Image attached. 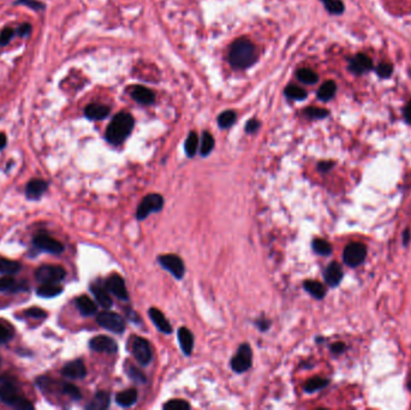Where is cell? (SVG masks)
Wrapping results in <instances>:
<instances>
[{
	"label": "cell",
	"mask_w": 411,
	"mask_h": 410,
	"mask_svg": "<svg viewBox=\"0 0 411 410\" xmlns=\"http://www.w3.org/2000/svg\"><path fill=\"white\" fill-rule=\"evenodd\" d=\"M25 285H21L15 278L8 274V277H4L0 279V291L3 292H15L19 290H25Z\"/></svg>",
	"instance_id": "obj_28"
},
{
	"label": "cell",
	"mask_w": 411,
	"mask_h": 410,
	"mask_svg": "<svg viewBox=\"0 0 411 410\" xmlns=\"http://www.w3.org/2000/svg\"><path fill=\"white\" fill-rule=\"evenodd\" d=\"M62 373L64 376L69 379H82L87 374V369L81 360H76V361H71L64 366Z\"/></svg>",
	"instance_id": "obj_16"
},
{
	"label": "cell",
	"mask_w": 411,
	"mask_h": 410,
	"mask_svg": "<svg viewBox=\"0 0 411 410\" xmlns=\"http://www.w3.org/2000/svg\"><path fill=\"white\" fill-rule=\"evenodd\" d=\"M312 247L316 254L322 255V257H327V255L332 253L331 244H329L326 240H322V238H315V240L313 241Z\"/></svg>",
	"instance_id": "obj_35"
},
{
	"label": "cell",
	"mask_w": 411,
	"mask_h": 410,
	"mask_svg": "<svg viewBox=\"0 0 411 410\" xmlns=\"http://www.w3.org/2000/svg\"><path fill=\"white\" fill-rule=\"evenodd\" d=\"M296 77H297L298 81H301L302 83H304V85H315V83L319 81L318 73L308 68L299 69L298 71L296 72Z\"/></svg>",
	"instance_id": "obj_29"
},
{
	"label": "cell",
	"mask_w": 411,
	"mask_h": 410,
	"mask_svg": "<svg viewBox=\"0 0 411 410\" xmlns=\"http://www.w3.org/2000/svg\"><path fill=\"white\" fill-rule=\"evenodd\" d=\"M321 2H322V3H325V2H327V0H321Z\"/></svg>",
	"instance_id": "obj_57"
},
{
	"label": "cell",
	"mask_w": 411,
	"mask_h": 410,
	"mask_svg": "<svg viewBox=\"0 0 411 410\" xmlns=\"http://www.w3.org/2000/svg\"><path fill=\"white\" fill-rule=\"evenodd\" d=\"M47 190V183L42 180H33L27 184L25 195L30 200H36L41 197Z\"/></svg>",
	"instance_id": "obj_21"
},
{
	"label": "cell",
	"mask_w": 411,
	"mask_h": 410,
	"mask_svg": "<svg viewBox=\"0 0 411 410\" xmlns=\"http://www.w3.org/2000/svg\"><path fill=\"white\" fill-rule=\"evenodd\" d=\"M367 248L359 242H352L345 247L343 253V260L350 267H357L366 260Z\"/></svg>",
	"instance_id": "obj_5"
},
{
	"label": "cell",
	"mask_w": 411,
	"mask_h": 410,
	"mask_svg": "<svg viewBox=\"0 0 411 410\" xmlns=\"http://www.w3.org/2000/svg\"><path fill=\"white\" fill-rule=\"evenodd\" d=\"M63 288L58 285V283H43L41 287H40L36 292H38L39 296L41 297H56L58 296L59 294H62Z\"/></svg>",
	"instance_id": "obj_27"
},
{
	"label": "cell",
	"mask_w": 411,
	"mask_h": 410,
	"mask_svg": "<svg viewBox=\"0 0 411 410\" xmlns=\"http://www.w3.org/2000/svg\"><path fill=\"white\" fill-rule=\"evenodd\" d=\"M76 307L79 308L80 313L82 315H86V317L94 315L97 312V305L95 304V302L90 300L86 295L76 298Z\"/></svg>",
	"instance_id": "obj_23"
},
{
	"label": "cell",
	"mask_w": 411,
	"mask_h": 410,
	"mask_svg": "<svg viewBox=\"0 0 411 410\" xmlns=\"http://www.w3.org/2000/svg\"><path fill=\"white\" fill-rule=\"evenodd\" d=\"M25 314L28 315V317H32L35 319H43V318H46V315H47L46 312H43L42 309H39V308H30L25 312Z\"/></svg>",
	"instance_id": "obj_47"
},
{
	"label": "cell",
	"mask_w": 411,
	"mask_h": 410,
	"mask_svg": "<svg viewBox=\"0 0 411 410\" xmlns=\"http://www.w3.org/2000/svg\"><path fill=\"white\" fill-rule=\"evenodd\" d=\"M372 60L365 55H357L350 62V69L355 73H363L372 69Z\"/></svg>",
	"instance_id": "obj_22"
},
{
	"label": "cell",
	"mask_w": 411,
	"mask_h": 410,
	"mask_svg": "<svg viewBox=\"0 0 411 410\" xmlns=\"http://www.w3.org/2000/svg\"><path fill=\"white\" fill-rule=\"evenodd\" d=\"M13 337V327L10 322L0 320V344L9 342Z\"/></svg>",
	"instance_id": "obj_38"
},
{
	"label": "cell",
	"mask_w": 411,
	"mask_h": 410,
	"mask_svg": "<svg viewBox=\"0 0 411 410\" xmlns=\"http://www.w3.org/2000/svg\"><path fill=\"white\" fill-rule=\"evenodd\" d=\"M0 399L12 408L33 409L34 406L22 395L18 381L12 375H0Z\"/></svg>",
	"instance_id": "obj_1"
},
{
	"label": "cell",
	"mask_w": 411,
	"mask_h": 410,
	"mask_svg": "<svg viewBox=\"0 0 411 410\" xmlns=\"http://www.w3.org/2000/svg\"><path fill=\"white\" fill-rule=\"evenodd\" d=\"M236 119H237L236 112H234V111H231V110L225 111V112L219 114L218 125L220 126L221 129H228V127H231L232 125H234Z\"/></svg>",
	"instance_id": "obj_32"
},
{
	"label": "cell",
	"mask_w": 411,
	"mask_h": 410,
	"mask_svg": "<svg viewBox=\"0 0 411 410\" xmlns=\"http://www.w3.org/2000/svg\"><path fill=\"white\" fill-rule=\"evenodd\" d=\"M323 5L332 15H340L344 11V4L340 0H327V2L323 3Z\"/></svg>",
	"instance_id": "obj_41"
},
{
	"label": "cell",
	"mask_w": 411,
	"mask_h": 410,
	"mask_svg": "<svg viewBox=\"0 0 411 410\" xmlns=\"http://www.w3.org/2000/svg\"><path fill=\"white\" fill-rule=\"evenodd\" d=\"M130 95L136 102L141 105H151L156 101V94L153 90L143 86H135L130 89Z\"/></svg>",
	"instance_id": "obj_14"
},
{
	"label": "cell",
	"mask_w": 411,
	"mask_h": 410,
	"mask_svg": "<svg viewBox=\"0 0 411 410\" xmlns=\"http://www.w3.org/2000/svg\"><path fill=\"white\" fill-rule=\"evenodd\" d=\"M15 33L11 28H5L4 30H2L0 33V46H5L10 42V40L12 39V36Z\"/></svg>",
	"instance_id": "obj_45"
},
{
	"label": "cell",
	"mask_w": 411,
	"mask_h": 410,
	"mask_svg": "<svg viewBox=\"0 0 411 410\" xmlns=\"http://www.w3.org/2000/svg\"><path fill=\"white\" fill-rule=\"evenodd\" d=\"M403 240H404V244H407L410 241V231L409 230H405V233L403 235Z\"/></svg>",
	"instance_id": "obj_55"
},
{
	"label": "cell",
	"mask_w": 411,
	"mask_h": 410,
	"mask_svg": "<svg viewBox=\"0 0 411 410\" xmlns=\"http://www.w3.org/2000/svg\"><path fill=\"white\" fill-rule=\"evenodd\" d=\"M127 375H129V378L135 382L144 384V382L147 381L146 375H144L141 371H139V368H136L133 365H129V368H127Z\"/></svg>",
	"instance_id": "obj_42"
},
{
	"label": "cell",
	"mask_w": 411,
	"mask_h": 410,
	"mask_svg": "<svg viewBox=\"0 0 411 410\" xmlns=\"http://www.w3.org/2000/svg\"><path fill=\"white\" fill-rule=\"evenodd\" d=\"M198 147V135L195 131H191L189 136L187 137L185 141V153L189 158H193L197 152Z\"/></svg>",
	"instance_id": "obj_36"
},
{
	"label": "cell",
	"mask_w": 411,
	"mask_h": 410,
	"mask_svg": "<svg viewBox=\"0 0 411 410\" xmlns=\"http://www.w3.org/2000/svg\"><path fill=\"white\" fill-rule=\"evenodd\" d=\"M5 146H6V136L5 134L0 133V150L5 148Z\"/></svg>",
	"instance_id": "obj_54"
},
{
	"label": "cell",
	"mask_w": 411,
	"mask_h": 410,
	"mask_svg": "<svg viewBox=\"0 0 411 410\" xmlns=\"http://www.w3.org/2000/svg\"><path fill=\"white\" fill-rule=\"evenodd\" d=\"M255 325L258 326L259 330H260V331H267L268 328L271 327V321L267 320V319L262 318V319H260V320L256 321Z\"/></svg>",
	"instance_id": "obj_49"
},
{
	"label": "cell",
	"mask_w": 411,
	"mask_h": 410,
	"mask_svg": "<svg viewBox=\"0 0 411 410\" xmlns=\"http://www.w3.org/2000/svg\"><path fill=\"white\" fill-rule=\"evenodd\" d=\"M392 71H393V66L389 63H381L378 68H376V72H378V75L383 77V79L390 77Z\"/></svg>",
	"instance_id": "obj_44"
},
{
	"label": "cell",
	"mask_w": 411,
	"mask_h": 410,
	"mask_svg": "<svg viewBox=\"0 0 411 410\" xmlns=\"http://www.w3.org/2000/svg\"><path fill=\"white\" fill-rule=\"evenodd\" d=\"M110 402H111L110 393L106 391H99L95 396H94L93 401H90V403L86 406V408L90 410H104L109 408Z\"/></svg>",
	"instance_id": "obj_24"
},
{
	"label": "cell",
	"mask_w": 411,
	"mask_h": 410,
	"mask_svg": "<svg viewBox=\"0 0 411 410\" xmlns=\"http://www.w3.org/2000/svg\"><path fill=\"white\" fill-rule=\"evenodd\" d=\"M148 314H149V318L151 319V321L154 322V325H156L158 330L166 335L172 334V326H171L167 319L165 318L163 312L157 308H150L149 311H148Z\"/></svg>",
	"instance_id": "obj_17"
},
{
	"label": "cell",
	"mask_w": 411,
	"mask_h": 410,
	"mask_svg": "<svg viewBox=\"0 0 411 410\" xmlns=\"http://www.w3.org/2000/svg\"><path fill=\"white\" fill-rule=\"evenodd\" d=\"M131 350H133L136 361L142 366H147L151 361V357H153L149 342L142 337L134 338Z\"/></svg>",
	"instance_id": "obj_10"
},
{
	"label": "cell",
	"mask_w": 411,
	"mask_h": 410,
	"mask_svg": "<svg viewBox=\"0 0 411 410\" xmlns=\"http://www.w3.org/2000/svg\"><path fill=\"white\" fill-rule=\"evenodd\" d=\"M105 285L109 289V291L111 294H113L114 296L119 298L122 301H127L129 300V292H127V289L125 287V281L119 274H112L110 275L106 279Z\"/></svg>",
	"instance_id": "obj_12"
},
{
	"label": "cell",
	"mask_w": 411,
	"mask_h": 410,
	"mask_svg": "<svg viewBox=\"0 0 411 410\" xmlns=\"http://www.w3.org/2000/svg\"><path fill=\"white\" fill-rule=\"evenodd\" d=\"M333 165H335V164L331 163V161H322V163L319 164L318 167H319L320 171H322V172H326V171L331 170L333 167Z\"/></svg>",
	"instance_id": "obj_51"
},
{
	"label": "cell",
	"mask_w": 411,
	"mask_h": 410,
	"mask_svg": "<svg viewBox=\"0 0 411 410\" xmlns=\"http://www.w3.org/2000/svg\"><path fill=\"white\" fill-rule=\"evenodd\" d=\"M328 111L325 109H320V107H308L304 110V114L308 118L311 119H322L328 116Z\"/></svg>",
	"instance_id": "obj_39"
},
{
	"label": "cell",
	"mask_w": 411,
	"mask_h": 410,
	"mask_svg": "<svg viewBox=\"0 0 411 410\" xmlns=\"http://www.w3.org/2000/svg\"><path fill=\"white\" fill-rule=\"evenodd\" d=\"M16 4H23L25 6H29V8H32L34 10L45 9V5H43L42 3H40L39 0H18V2H17Z\"/></svg>",
	"instance_id": "obj_46"
},
{
	"label": "cell",
	"mask_w": 411,
	"mask_h": 410,
	"mask_svg": "<svg viewBox=\"0 0 411 410\" xmlns=\"http://www.w3.org/2000/svg\"><path fill=\"white\" fill-rule=\"evenodd\" d=\"M96 321L101 327L107 331L114 332V334H123L125 330L124 319L113 312H101L100 314H97Z\"/></svg>",
	"instance_id": "obj_6"
},
{
	"label": "cell",
	"mask_w": 411,
	"mask_h": 410,
	"mask_svg": "<svg viewBox=\"0 0 411 410\" xmlns=\"http://www.w3.org/2000/svg\"><path fill=\"white\" fill-rule=\"evenodd\" d=\"M337 92V85L333 81H327L321 86V88L318 92V97L322 101H328L331 100Z\"/></svg>",
	"instance_id": "obj_30"
},
{
	"label": "cell",
	"mask_w": 411,
	"mask_h": 410,
	"mask_svg": "<svg viewBox=\"0 0 411 410\" xmlns=\"http://www.w3.org/2000/svg\"><path fill=\"white\" fill-rule=\"evenodd\" d=\"M19 270H21V265L18 262L0 258V274H15Z\"/></svg>",
	"instance_id": "obj_33"
},
{
	"label": "cell",
	"mask_w": 411,
	"mask_h": 410,
	"mask_svg": "<svg viewBox=\"0 0 411 410\" xmlns=\"http://www.w3.org/2000/svg\"><path fill=\"white\" fill-rule=\"evenodd\" d=\"M34 245L40 250L47 251L50 254L63 253L64 247L59 241L55 240L46 234H39L34 237Z\"/></svg>",
	"instance_id": "obj_11"
},
{
	"label": "cell",
	"mask_w": 411,
	"mask_h": 410,
	"mask_svg": "<svg viewBox=\"0 0 411 410\" xmlns=\"http://www.w3.org/2000/svg\"><path fill=\"white\" fill-rule=\"evenodd\" d=\"M110 112V107L106 105H101V104H90L84 110V114H86L87 118L92 120L105 119L106 117H109Z\"/></svg>",
	"instance_id": "obj_19"
},
{
	"label": "cell",
	"mask_w": 411,
	"mask_h": 410,
	"mask_svg": "<svg viewBox=\"0 0 411 410\" xmlns=\"http://www.w3.org/2000/svg\"><path fill=\"white\" fill-rule=\"evenodd\" d=\"M30 29H32V25L28 24V23H24V24H22V25L18 28V34L21 35V36L29 35Z\"/></svg>",
	"instance_id": "obj_50"
},
{
	"label": "cell",
	"mask_w": 411,
	"mask_h": 410,
	"mask_svg": "<svg viewBox=\"0 0 411 410\" xmlns=\"http://www.w3.org/2000/svg\"><path fill=\"white\" fill-rule=\"evenodd\" d=\"M163 408L165 410H189L190 404L184 399H171L166 404H164Z\"/></svg>",
	"instance_id": "obj_40"
},
{
	"label": "cell",
	"mask_w": 411,
	"mask_h": 410,
	"mask_svg": "<svg viewBox=\"0 0 411 410\" xmlns=\"http://www.w3.org/2000/svg\"><path fill=\"white\" fill-rule=\"evenodd\" d=\"M90 290H92L93 295L95 296L97 303H99L101 307L104 308H111L113 304L112 298H111L110 291L105 284L100 283V281H96L94 283L92 287H90Z\"/></svg>",
	"instance_id": "obj_15"
},
{
	"label": "cell",
	"mask_w": 411,
	"mask_h": 410,
	"mask_svg": "<svg viewBox=\"0 0 411 410\" xmlns=\"http://www.w3.org/2000/svg\"><path fill=\"white\" fill-rule=\"evenodd\" d=\"M178 341H179V345L184 355H191L194 350V336L189 328L181 327L178 330Z\"/></svg>",
	"instance_id": "obj_20"
},
{
	"label": "cell",
	"mask_w": 411,
	"mask_h": 410,
	"mask_svg": "<svg viewBox=\"0 0 411 410\" xmlns=\"http://www.w3.org/2000/svg\"><path fill=\"white\" fill-rule=\"evenodd\" d=\"M213 148H214L213 136H212L208 131H204L203 135H202V140H201V149H200L201 156L207 157L208 154L213 150Z\"/></svg>",
	"instance_id": "obj_37"
},
{
	"label": "cell",
	"mask_w": 411,
	"mask_h": 410,
	"mask_svg": "<svg viewBox=\"0 0 411 410\" xmlns=\"http://www.w3.org/2000/svg\"><path fill=\"white\" fill-rule=\"evenodd\" d=\"M409 389L411 390V379H410V380H409Z\"/></svg>",
	"instance_id": "obj_56"
},
{
	"label": "cell",
	"mask_w": 411,
	"mask_h": 410,
	"mask_svg": "<svg viewBox=\"0 0 411 410\" xmlns=\"http://www.w3.org/2000/svg\"><path fill=\"white\" fill-rule=\"evenodd\" d=\"M66 272L62 266L42 265L35 272V277L40 283H59L65 278Z\"/></svg>",
	"instance_id": "obj_8"
},
{
	"label": "cell",
	"mask_w": 411,
	"mask_h": 410,
	"mask_svg": "<svg viewBox=\"0 0 411 410\" xmlns=\"http://www.w3.org/2000/svg\"><path fill=\"white\" fill-rule=\"evenodd\" d=\"M331 350L332 352H335V354H342V352L345 350V345L340 342L336 343V344H333L331 347Z\"/></svg>",
	"instance_id": "obj_52"
},
{
	"label": "cell",
	"mask_w": 411,
	"mask_h": 410,
	"mask_svg": "<svg viewBox=\"0 0 411 410\" xmlns=\"http://www.w3.org/2000/svg\"><path fill=\"white\" fill-rule=\"evenodd\" d=\"M328 382L329 381L327 380V379L320 378V376H315V378L309 379V380L304 384V386H303V389H304V391L308 393L315 392L323 388H326V386L328 385Z\"/></svg>",
	"instance_id": "obj_31"
},
{
	"label": "cell",
	"mask_w": 411,
	"mask_h": 410,
	"mask_svg": "<svg viewBox=\"0 0 411 410\" xmlns=\"http://www.w3.org/2000/svg\"><path fill=\"white\" fill-rule=\"evenodd\" d=\"M323 275H325L326 283H327L329 287L335 288L342 281L344 273H343L342 267H340L337 262H331V264L327 266V268L325 270Z\"/></svg>",
	"instance_id": "obj_18"
},
{
	"label": "cell",
	"mask_w": 411,
	"mask_h": 410,
	"mask_svg": "<svg viewBox=\"0 0 411 410\" xmlns=\"http://www.w3.org/2000/svg\"><path fill=\"white\" fill-rule=\"evenodd\" d=\"M134 124L135 122L131 114L126 112L117 113L107 126L106 140L114 146L123 143L133 131Z\"/></svg>",
	"instance_id": "obj_3"
},
{
	"label": "cell",
	"mask_w": 411,
	"mask_h": 410,
	"mask_svg": "<svg viewBox=\"0 0 411 410\" xmlns=\"http://www.w3.org/2000/svg\"><path fill=\"white\" fill-rule=\"evenodd\" d=\"M404 119L406 120V123L411 124V101L404 109Z\"/></svg>",
	"instance_id": "obj_53"
},
{
	"label": "cell",
	"mask_w": 411,
	"mask_h": 410,
	"mask_svg": "<svg viewBox=\"0 0 411 410\" xmlns=\"http://www.w3.org/2000/svg\"><path fill=\"white\" fill-rule=\"evenodd\" d=\"M63 392L66 393L72 399H80L82 397V393H81L80 389L76 385L70 384V382H66V384L63 385Z\"/></svg>",
	"instance_id": "obj_43"
},
{
	"label": "cell",
	"mask_w": 411,
	"mask_h": 410,
	"mask_svg": "<svg viewBox=\"0 0 411 410\" xmlns=\"http://www.w3.org/2000/svg\"><path fill=\"white\" fill-rule=\"evenodd\" d=\"M252 364V352L250 345L243 343L238 348L237 354L231 360V368L236 373H244L251 367Z\"/></svg>",
	"instance_id": "obj_7"
},
{
	"label": "cell",
	"mask_w": 411,
	"mask_h": 410,
	"mask_svg": "<svg viewBox=\"0 0 411 410\" xmlns=\"http://www.w3.org/2000/svg\"><path fill=\"white\" fill-rule=\"evenodd\" d=\"M92 350L97 352H107V354H116L118 350L117 343L107 336H97L89 342Z\"/></svg>",
	"instance_id": "obj_13"
},
{
	"label": "cell",
	"mask_w": 411,
	"mask_h": 410,
	"mask_svg": "<svg viewBox=\"0 0 411 410\" xmlns=\"http://www.w3.org/2000/svg\"><path fill=\"white\" fill-rule=\"evenodd\" d=\"M260 126H261V124L258 119H250L247 123V125H245V131H247L248 134H254L259 129H260Z\"/></svg>",
	"instance_id": "obj_48"
},
{
	"label": "cell",
	"mask_w": 411,
	"mask_h": 410,
	"mask_svg": "<svg viewBox=\"0 0 411 410\" xmlns=\"http://www.w3.org/2000/svg\"><path fill=\"white\" fill-rule=\"evenodd\" d=\"M228 59L234 68L247 69L258 60V49L250 40L237 39L230 47Z\"/></svg>",
	"instance_id": "obj_2"
},
{
	"label": "cell",
	"mask_w": 411,
	"mask_h": 410,
	"mask_svg": "<svg viewBox=\"0 0 411 410\" xmlns=\"http://www.w3.org/2000/svg\"><path fill=\"white\" fill-rule=\"evenodd\" d=\"M303 288L306 292L312 295L316 300H322L326 295V289L321 283L316 280H305L303 283Z\"/></svg>",
	"instance_id": "obj_26"
},
{
	"label": "cell",
	"mask_w": 411,
	"mask_h": 410,
	"mask_svg": "<svg viewBox=\"0 0 411 410\" xmlns=\"http://www.w3.org/2000/svg\"><path fill=\"white\" fill-rule=\"evenodd\" d=\"M158 261H159L161 267L170 272L176 279H182V278L184 277L185 274L184 262L178 255L174 254L160 255Z\"/></svg>",
	"instance_id": "obj_9"
},
{
	"label": "cell",
	"mask_w": 411,
	"mask_h": 410,
	"mask_svg": "<svg viewBox=\"0 0 411 410\" xmlns=\"http://www.w3.org/2000/svg\"><path fill=\"white\" fill-rule=\"evenodd\" d=\"M137 401V391L135 389L124 390L123 392H119L116 396V402L123 408H129L133 406Z\"/></svg>",
	"instance_id": "obj_25"
},
{
	"label": "cell",
	"mask_w": 411,
	"mask_h": 410,
	"mask_svg": "<svg viewBox=\"0 0 411 410\" xmlns=\"http://www.w3.org/2000/svg\"><path fill=\"white\" fill-rule=\"evenodd\" d=\"M164 207V199L160 194H149L144 196L142 202L139 204L136 212V218L139 220H144L151 213L160 212Z\"/></svg>",
	"instance_id": "obj_4"
},
{
	"label": "cell",
	"mask_w": 411,
	"mask_h": 410,
	"mask_svg": "<svg viewBox=\"0 0 411 410\" xmlns=\"http://www.w3.org/2000/svg\"><path fill=\"white\" fill-rule=\"evenodd\" d=\"M284 94L286 97L291 100H297V101H301V100H304L306 97V92L301 87L295 86V85H289L284 90Z\"/></svg>",
	"instance_id": "obj_34"
}]
</instances>
